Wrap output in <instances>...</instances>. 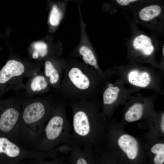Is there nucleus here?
Segmentation results:
<instances>
[{
    "instance_id": "f257e3e1",
    "label": "nucleus",
    "mask_w": 164,
    "mask_h": 164,
    "mask_svg": "<svg viewBox=\"0 0 164 164\" xmlns=\"http://www.w3.org/2000/svg\"><path fill=\"white\" fill-rule=\"evenodd\" d=\"M70 100L73 119L70 141L94 151L104 126L99 113V104L94 99Z\"/></svg>"
},
{
    "instance_id": "f03ea898",
    "label": "nucleus",
    "mask_w": 164,
    "mask_h": 164,
    "mask_svg": "<svg viewBox=\"0 0 164 164\" xmlns=\"http://www.w3.org/2000/svg\"><path fill=\"white\" fill-rule=\"evenodd\" d=\"M106 72L109 77L116 75L130 87L139 91L152 90L157 94L164 93L162 80L164 73L153 66L128 61L115 65Z\"/></svg>"
},
{
    "instance_id": "7ed1b4c3",
    "label": "nucleus",
    "mask_w": 164,
    "mask_h": 164,
    "mask_svg": "<svg viewBox=\"0 0 164 164\" xmlns=\"http://www.w3.org/2000/svg\"><path fill=\"white\" fill-rule=\"evenodd\" d=\"M56 104L51 98H47L35 100L25 104L21 110L20 137L25 142L36 144Z\"/></svg>"
},
{
    "instance_id": "20e7f679",
    "label": "nucleus",
    "mask_w": 164,
    "mask_h": 164,
    "mask_svg": "<svg viewBox=\"0 0 164 164\" xmlns=\"http://www.w3.org/2000/svg\"><path fill=\"white\" fill-rule=\"evenodd\" d=\"M63 99L56 103L33 150L49 151L69 141L72 132L71 125L66 116V102Z\"/></svg>"
},
{
    "instance_id": "39448f33",
    "label": "nucleus",
    "mask_w": 164,
    "mask_h": 164,
    "mask_svg": "<svg viewBox=\"0 0 164 164\" xmlns=\"http://www.w3.org/2000/svg\"><path fill=\"white\" fill-rule=\"evenodd\" d=\"M130 23L132 33L131 37L126 42V60L128 61L153 66L159 69L156 56L162 45L158 37L155 34L148 35L139 30L135 22L130 21Z\"/></svg>"
},
{
    "instance_id": "423d86ee",
    "label": "nucleus",
    "mask_w": 164,
    "mask_h": 164,
    "mask_svg": "<svg viewBox=\"0 0 164 164\" xmlns=\"http://www.w3.org/2000/svg\"><path fill=\"white\" fill-rule=\"evenodd\" d=\"M134 21L156 35L164 34V13L163 7L157 4L145 6L133 13Z\"/></svg>"
},
{
    "instance_id": "0eeeda50",
    "label": "nucleus",
    "mask_w": 164,
    "mask_h": 164,
    "mask_svg": "<svg viewBox=\"0 0 164 164\" xmlns=\"http://www.w3.org/2000/svg\"><path fill=\"white\" fill-rule=\"evenodd\" d=\"M125 84L118 78L113 82L108 80L106 82L101 91L104 114L108 115L120 101L128 98L133 93L139 91L135 88H127Z\"/></svg>"
},
{
    "instance_id": "6e6552de",
    "label": "nucleus",
    "mask_w": 164,
    "mask_h": 164,
    "mask_svg": "<svg viewBox=\"0 0 164 164\" xmlns=\"http://www.w3.org/2000/svg\"><path fill=\"white\" fill-rule=\"evenodd\" d=\"M67 77L70 84L77 90L74 100L94 99L88 92L93 84L92 80L81 69L76 66L71 68L68 71Z\"/></svg>"
},
{
    "instance_id": "1a4fd4ad",
    "label": "nucleus",
    "mask_w": 164,
    "mask_h": 164,
    "mask_svg": "<svg viewBox=\"0 0 164 164\" xmlns=\"http://www.w3.org/2000/svg\"><path fill=\"white\" fill-rule=\"evenodd\" d=\"M71 150L68 163L73 164H94L96 162L94 151L92 149L69 142Z\"/></svg>"
},
{
    "instance_id": "9d476101",
    "label": "nucleus",
    "mask_w": 164,
    "mask_h": 164,
    "mask_svg": "<svg viewBox=\"0 0 164 164\" xmlns=\"http://www.w3.org/2000/svg\"><path fill=\"white\" fill-rule=\"evenodd\" d=\"M25 70L24 65L21 62L15 60H9L0 70V84H4L20 77Z\"/></svg>"
},
{
    "instance_id": "9b49d317",
    "label": "nucleus",
    "mask_w": 164,
    "mask_h": 164,
    "mask_svg": "<svg viewBox=\"0 0 164 164\" xmlns=\"http://www.w3.org/2000/svg\"><path fill=\"white\" fill-rule=\"evenodd\" d=\"M132 98V102L128 106L125 114V120L130 122L137 121L141 118L148 104L147 99L142 98L141 95H138L134 98V100Z\"/></svg>"
},
{
    "instance_id": "f8f14e48",
    "label": "nucleus",
    "mask_w": 164,
    "mask_h": 164,
    "mask_svg": "<svg viewBox=\"0 0 164 164\" xmlns=\"http://www.w3.org/2000/svg\"><path fill=\"white\" fill-rule=\"evenodd\" d=\"M118 144L128 159L134 160L137 158L138 153V145L133 137L128 134H123L118 138Z\"/></svg>"
},
{
    "instance_id": "ddd939ff",
    "label": "nucleus",
    "mask_w": 164,
    "mask_h": 164,
    "mask_svg": "<svg viewBox=\"0 0 164 164\" xmlns=\"http://www.w3.org/2000/svg\"><path fill=\"white\" fill-rule=\"evenodd\" d=\"M79 53L84 62L96 70L103 77L107 78L104 72L99 67L96 57L91 49L86 45H83L79 48Z\"/></svg>"
},
{
    "instance_id": "4468645a",
    "label": "nucleus",
    "mask_w": 164,
    "mask_h": 164,
    "mask_svg": "<svg viewBox=\"0 0 164 164\" xmlns=\"http://www.w3.org/2000/svg\"><path fill=\"white\" fill-rule=\"evenodd\" d=\"M44 73L51 84H55L58 82L60 78L59 72L50 61H47L45 63Z\"/></svg>"
},
{
    "instance_id": "2eb2a0df",
    "label": "nucleus",
    "mask_w": 164,
    "mask_h": 164,
    "mask_svg": "<svg viewBox=\"0 0 164 164\" xmlns=\"http://www.w3.org/2000/svg\"><path fill=\"white\" fill-rule=\"evenodd\" d=\"M48 83L46 78L42 75H36L32 78L30 84V88L32 92H42L46 89Z\"/></svg>"
},
{
    "instance_id": "dca6fc26",
    "label": "nucleus",
    "mask_w": 164,
    "mask_h": 164,
    "mask_svg": "<svg viewBox=\"0 0 164 164\" xmlns=\"http://www.w3.org/2000/svg\"><path fill=\"white\" fill-rule=\"evenodd\" d=\"M151 152L155 154L153 162L155 164H162L164 162V144L158 143L151 148Z\"/></svg>"
},
{
    "instance_id": "f3484780",
    "label": "nucleus",
    "mask_w": 164,
    "mask_h": 164,
    "mask_svg": "<svg viewBox=\"0 0 164 164\" xmlns=\"http://www.w3.org/2000/svg\"><path fill=\"white\" fill-rule=\"evenodd\" d=\"M61 18V12L57 5H54L52 7L49 17V22L53 26H56L59 24Z\"/></svg>"
},
{
    "instance_id": "a211bd4d",
    "label": "nucleus",
    "mask_w": 164,
    "mask_h": 164,
    "mask_svg": "<svg viewBox=\"0 0 164 164\" xmlns=\"http://www.w3.org/2000/svg\"><path fill=\"white\" fill-rule=\"evenodd\" d=\"M33 47L35 50L32 54L34 58H37L39 55L42 57L44 56L47 53V46L46 44L44 42H36L33 43Z\"/></svg>"
},
{
    "instance_id": "6ab92c4d",
    "label": "nucleus",
    "mask_w": 164,
    "mask_h": 164,
    "mask_svg": "<svg viewBox=\"0 0 164 164\" xmlns=\"http://www.w3.org/2000/svg\"><path fill=\"white\" fill-rule=\"evenodd\" d=\"M149 0H115L119 5L125 7H135L148 1Z\"/></svg>"
},
{
    "instance_id": "aec40b11",
    "label": "nucleus",
    "mask_w": 164,
    "mask_h": 164,
    "mask_svg": "<svg viewBox=\"0 0 164 164\" xmlns=\"http://www.w3.org/2000/svg\"><path fill=\"white\" fill-rule=\"evenodd\" d=\"M161 56L160 61L158 62L159 68L160 70L164 73V45H162L161 47Z\"/></svg>"
},
{
    "instance_id": "412c9836",
    "label": "nucleus",
    "mask_w": 164,
    "mask_h": 164,
    "mask_svg": "<svg viewBox=\"0 0 164 164\" xmlns=\"http://www.w3.org/2000/svg\"><path fill=\"white\" fill-rule=\"evenodd\" d=\"M160 126H161V130L162 132L163 133H164V112L163 113L162 115V116L161 118Z\"/></svg>"
}]
</instances>
